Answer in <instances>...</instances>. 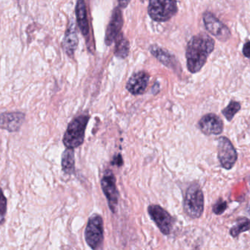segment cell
<instances>
[{"mask_svg": "<svg viewBox=\"0 0 250 250\" xmlns=\"http://www.w3.org/2000/svg\"><path fill=\"white\" fill-rule=\"evenodd\" d=\"M24 117L23 113H3L1 115V127L9 132H16L22 126Z\"/></svg>", "mask_w": 250, "mask_h": 250, "instance_id": "14", "label": "cell"}, {"mask_svg": "<svg viewBox=\"0 0 250 250\" xmlns=\"http://www.w3.org/2000/svg\"><path fill=\"white\" fill-rule=\"evenodd\" d=\"M250 230V220L246 217L238 220L236 226H233L230 230V235L233 237L239 236L243 232Z\"/></svg>", "mask_w": 250, "mask_h": 250, "instance_id": "19", "label": "cell"}, {"mask_svg": "<svg viewBox=\"0 0 250 250\" xmlns=\"http://www.w3.org/2000/svg\"><path fill=\"white\" fill-rule=\"evenodd\" d=\"M198 128L205 135H219L223 132L224 123L217 114L209 113L201 117Z\"/></svg>", "mask_w": 250, "mask_h": 250, "instance_id": "10", "label": "cell"}, {"mask_svg": "<svg viewBox=\"0 0 250 250\" xmlns=\"http://www.w3.org/2000/svg\"><path fill=\"white\" fill-rule=\"evenodd\" d=\"M204 23L208 32L221 41H227L230 38L228 28L220 21L214 14L207 12L204 16Z\"/></svg>", "mask_w": 250, "mask_h": 250, "instance_id": "9", "label": "cell"}, {"mask_svg": "<svg viewBox=\"0 0 250 250\" xmlns=\"http://www.w3.org/2000/svg\"><path fill=\"white\" fill-rule=\"evenodd\" d=\"M249 214H250V208H249Z\"/></svg>", "mask_w": 250, "mask_h": 250, "instance_id": "26", "label": "cell"}, {"mask_svg": "<svg viewBox=\"0 0 250 250\" xmlns=\"http://www.w3.org/2000/svg\"><path fill=\"white\" fill-rule=\"evenodd\" d=\"M112 164L115 165V166H122V165H123V160H122L121 156L117 155L115 157H114Z\"/></svg>", "mask_w": 250, "mask_h": 250, "instance_id": "24", "label": "cell"}, {"mask_svg": "<svg viewBox=\"0 0 250 250\" xmlns=\"http://www.w3.org/2000/svg\"><path fill=\"white\" fill-rule=\"evenodd\" d=\"M78 45L77 32L75 28V24L71 23L65 35L64 41H63V48L69 57H73L75 51Z\"/></svg>", "mask_w": 250, "mask_h": 250, "instance_id": "15", "label": "cell"}, {"mask_svg": "<svg viewBox=\"0 0 250 250\" xmlns=\"http://www.w3.org/2000/svg\"><path fill=\"white\" fill-rule=\"evenodd\" d=\"M6 208H7V200L4 196V194L1 195V223H3L4 220V215L6 214Z\"/></svg>", "mask_w": 250, "mask_h": 250, "instance_id": "22", "label": "cell"}, {"mask_svg": "<svg viewBox=\"0 0 250 250\" xmlns=\"http://www.w3.org/2000/svg\"><path fill=\"white\" fill-rule=\"evenodd\" d=\"M130 1L131 0H118L119 5L122 8H125V7H127Z\"/></svg>", "mask_w": 250, "mask_h": 250, "instance_id": "25", "label": "cell"}, {"mask_svg": "<svg viewBox=\"0 0 250 250\" xmlns=\"http://www.w3.org/2000/svg\"><path fill=\"white\" fill-rule=\"evenodd\" d=\"M214 39L206 34L192 37L186 47V65L191 73L201 71L214 49Z\"/></svg>", "mask_w": 250, "mask_h": 250, "instance_id": "1", "label": "cell"}, {"mask_svg": "<svg viewBox=\"0 0 250 250\" xmlns=\"http://www.w3.org/2000/svg\"><path fill=\"white\" fill-rule=\"evenodd\" d=\"M123 24V15L119 7H116L113 10L111 20L106 31L105 42L107 45H111L115 42L120 35L122 26Z\"/></svg>", "mask_w": 250, "mask_h": 250, "instance_id": "11", "label": "cell"}, {"mask_svg": "<svg viewBox=\"0 0 250 250\" xmlns=\"http://www.w3.org/2000/svg\"><path fill=\"white\" fill-rule=\"evenodd\" d=\"M62 169L66 174H73L75 170L74 151L71 148H66L62 156Z\"/></svg>", "mask_w": 250, "mask_h": 250, "instance_id": "17", "label": "cell"}, {"mask_svg": "<svg viewBox=\"0 0 250 250\" xmlns=\"http://www.w3.org/2000/svg\"><path fill=\"white\" fill-rule=\"evenodd\" d=\"M178 12L176 0H150L148 14L153 20L167 21Z\"/></svg>", "mask_w": 250, "mask_h": 250, "instance_id": "4", "label": "cell"}, {"mask_svg": "<svg viewBox=\"0 0 250 250\" xmlns=\"http://www.w3.org/2000/svg\"><path fill=\"white\" fill-rule=\"evenodd\" d=\"M183 208L189 217L199 218L204 210V195L198 184H192L186 189L183 200Z\"/></svg>", "mask_w": 250, "mask_h": 250, "instance_id": "2", "label": "cell"}, {"mask_svg": "<svg viewBox=\"0 0 250 250\" xmlns=\"http://www.w3.org/2000/svg\"><path fill=\"white\" fill-rule=\"evenodd\" d=\"M242 51H243V54L245 55V57L250 59V41L246 42V43L244 45Z\"/></svg>", "mask_w": 250, "mask_h": 250, "instance_id": "23", "label": "cell"}, {"mask_svg": "<svg viewBox=\"0 0 250 250\" xmlns=\"http://www.w3.org/2000/svg\"></svg>", "mask_w": 250, "mask_h": 250, "instance_id": "29", "label": "cell"}, {"mask_svg": "<svg viewBox=\"0 0 250 250\" xmlns=\"http://www.w3.org/2000/svg\"><path fill=\"white\" fill-rule=\"evenodd\" d=\"M227 208V202L220 198V199L214 204V207H213V211H214V214H217V215H220V214H223Z\"/></svg>", "mask_w": 250, "mask_h": 250, "instance_id": "21", "label": "cell"}, {"mask_svg": "<svg viewBox=\"0 0 250 250\" xmlns=\"http://www.w3.org/2000/svg\"><path fill=\"white\" fill-rule=\"evenodd\" d=\"M88 121V115H81L69 124L63 138V144L66 148L73 149L83 144Z\"/></svg>", "mask_w": 250, "mask_h": 250, "instance_id": "3", "label": "cell"}, {"mask_svg": "<svg viewBox=\"0 0 250 250\" xmlns=\"http://www.w3.org/2000/svg\"><path fill=\"white\" fill-rule=\"evenodd\" d=\"M85 240L92 250H96L104 239L103 220L101 216L94 214L88 220L85 231Z\"/></svg>", "mask_w": 250, "mask_h": 250, "instance_id": "5", "label": "cell"}, {"mask_svg": "<svg viewBox=\"0 0 250 250\" xmlns=\"http://www.w3.org/2000/svg\"><path fill=\"white\" fill-rule=\"evenodd\" d=\"M115 177L110 170H107L101 181V188L108 202L110 210L113 213L117 211L119 193L116 188Z\"/></svg>", "mask_w": 250, "mask_h": 250, "instance_id": "7", "label": "cell"}, {"mask_svg": "<svg viewBox=\"0 0 250 250\" xmlns=\"http://www.w3.org/2000/svg\"><path fill=\"white\" fill-rule=\"evenodd\" d=\"M218 159L222 167L226 170L233 168L238 160V153L229 138L220 137L217 145Z\"/></svg>", "mask_w": 250, "mask_h": 250, "instance_id": "6", "label": "cell"}, {"mask_svg": "<svg viewBox=\"0 0 250 250\" xmlns=\"http://www.w3.org/2000/svg\"><path fill=\"white\" fill-rule=\"evenodd\" d=\"M241 108H242V105H241L240 103L236 101H230V104L222 111V113L226 117V120L230 122L234 118L236 114L240 111Z\"/></svg>", "mask_w": 250, "mask_h": 250, "instance_id": "20", "label": "cell"}, {"mask_svg": "<svg viewBox=\"0 0 250 250\" xmlns=\"http://www.w3.org/2000/svg\"><path fill=\"white\" fill-rule=\"evenodd\" d=\"M151 54L166 67L171 68L176 73L182 72L180 64L176 60L175 56L169 53L166 50L157 46V45H151L150 48Z\"/></svg>", "mask_w": 250, "mask_h": 250, "instance_id": "13", "label": "cell"}, {"mask_svg": "<svg viewBox=\"0 0 250 250\" xmlns=\"http://www.w3.org/2000/svg\"><path fill=\"white\" fill-rule=\"evenodd\" d=\"M76 14L78 25L82 35L85 37L88 36L89 34V23L85 0H78L76 6Z\"/></svg>", "mask_w": 250, "mask_h": 250, "instance_id": "16", "label": "cell"}, {"mask_svg": "<svg viewBox=\"0 0 250 250\" xmlns=\"http://www.w3.org/2000/svg\"><path fill=\"white\" fill-rule=\"evenodd\" d=\"M129 42L122 34L119 35L115 41L114 54L119 58L125 59L129 55Z\"/></svg>", "mask_w": 250, "mask_h": 250, "instance_id": "18", "label": "cell"}, {"mask_svg": "<svg viewBox=\"0 0 250 250\" xmlns=\"http://www.w3.org/2000/svg\"><path fill=\"white\" fill-rule=\"evenodd\" d=\"M150 76L145 71L138 72L131 76L126 84V89L134 95H142L149 83Z\"/></svg>", "mask_w": 250, "mask_h": 250, "instance_id": "12", "label": "cell"}, {"mask_svg": "<svg viewBox=\"0 0 250 250\" xmlns=\"http://www.w3.org/2000/svg\"><path fill=\"white\" fill-rule=\"evenodd\" d=\"M148 214L155 222L160 231L164 235H169L173 226V218L165 209L158 205L148 207Z\"/></svg>", "mask_w": 250, "mask_h": 250, "instance_id": "8", "label": "cell"}, {"mask_svg": "<svg viewBox=\"0 0 250 250\" xmlns=\"http://www.w3.org/2000/svg\"></svg>", "mask_w": 250, "mask_h": 250, "instance_id": "28", "label": "cell"}, {"mask_svg": "<svg viewBox=\"0 0 250 250\" xmlns=\"http://www.w3.org/2000/svg\"><path fill=\"white\" fill-rule=\"evenodd\" d=\"M141 1H145V0H141Z\"/></svg>", "mask_w": 250, "mask_h": 250, "instance_id": "27", "label": "cell"}]
</instances>
